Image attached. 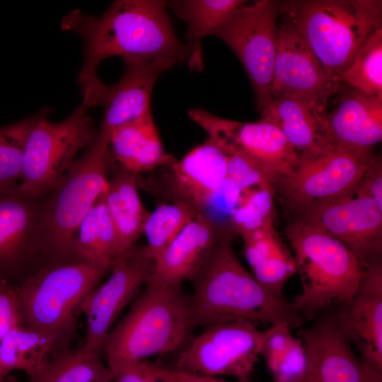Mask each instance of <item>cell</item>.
<instances>
[{
    "label": "cell",
    "mask_w": 382,
    "mask_h": 382,
    "mask_svg": "<svg viewBox=\"0 0 382 382\" xmlns=\"http://www.w3.org/2000/svg\"><path fill=\"white\" fill-rule=\"evenodd\" d=\"M61 27L83 42L79 76L83 96L103 83L96 70L110 57L168 59L177 64L187 63L192 70L202 69V53L177 36L166 1L117 0L99 17L75 9L64 16Z\"/></svg>",
    "instance_id": "cell-1"
},
{
    "label": "cell",
    "mask_w": 382,
    "mask_h": 382,
    "mask_svg": "<svg viewBox=\"0 0 382 382\" xmlns=\"http://www.w3.org/2000/svg\"><path fill=\"white\" fill-rule=\"evenodd\" d=\"M235 237L228 225L221 228L212 255L192 281V330L239 320L301 328L304 319L293 303L267 290L241 263L233 249Z\"/></svg>",
    "instance_id": "cell-2"
},
{
    "label": "cell",
    "mask_w": 382,
    "mask_h": 382,
    "mask_svg": "<svg viewBox=\"0 0 382 382\" xmlns=\"http://www.w3.org/2000/svg\"><path fill=\"white\" fill-rule=\"evenodd\" d=\"M113 160L109 135L99 131L57 187L42 202L40 250L42 267L76 262L78 228L108 186Z\"/></svg>",
    "instance_id": "cell-3"
},
{
    "label": "cell",
    "mask_w": 382,
    "mask_h": 382,
    "mask_svg": "<svg viewBox=\"0 0 382 382\" xmlns=\"http://www.w3.org/2000/svg\"><path fill=\"white\" fill-rule=\"evenodd\" d=\"M279 8L338 81L366 40L382 27L381 0H293L279 1Z\"/></svg>",
    "instance_id": "cell-4"
},
{
    "label": "cell",
    "mask_w": 382,
    "mask_h": 382,
    "mask_svg": "<svg viewBox=\"0 0 382 382\" xmlns=\"http://www.w3.org/2000/svg\"><path fill=\"white\" fill-rule=\"evenodd\" d=\"M286 236L302 286L292 302L301 317L312 320L333 303H348L364 271L354 254L336 238L299 219L289 221Z\"/></svg>",
    "instance_id": "cell-5"
},
{
    "label": "cell",
    "mask_w": 382,
    "mask_h": 382,
    "mask_svg": "<svg viewBox=\"0 0 382 382\" xmlns=\"http://www.w3.org/2000/svg\"><path fill=\"white\" fill-rule=\"evenodd\" d=\"M144 286L111 329L102 349L105 357L144 360L179 352L189 342V295L181 285L147 281Z\"/></svg>",
    "instance_id": "cell-6"
},
{
    "label": "cell",
    "mask_w": 382,
    "mask_h": 382,
    "mask_svg": "<svg viewBox=\"0 0 382 382\" xmlns=\"http://www.w3.org/2000/svg\"><path fill=\"white\" fill-rule=\"evenodd\" d=\"M107 272L82 262L40 267L16 285L25 325L71 341L83 301Z\"/></svg>",
    "instance_id": "cell-7"
},
{
    "label": "cell",
    "mask_w": 382,
    "mask_h": 382,
    "mask_svg": "<svg viewBox=\"0 0 382 382\" xmlns=\"http://www.w3.org/2000/svg\"><path fill=\"white\" fill-rule=\"evenodd\" d=\"M83 103L64 120L52 122L48 111L35 117L24 146L21 182L17 190L33 198L51 193L61 183L77 154L98 132Z\"/></svg>",
    "instance_id": "cell-8"
},
{
    "label": "cell",
    "mask_w": 382,
    "mask_h": 382,
    "mask_svg": "<svg viewBox=\"0 0 382 382\" xmlns=\"http://www.w3.org/2000/svg\"><path fill=\"white\" fill-rule=\"evenodd\" d=\"M373 154L335 149L312 156L298 154L274 183L284 209L296 219L311 209L352 192Z\"/></svg>",
    "instance_id": "cell-9"
},
{
    "label": "cell",
    "mask_w": 382,
    "mask_h": 382,
    "mask_svg": "<svg viewBox=\"0 0 382 382\" xmlns=\"http://www.w3.org/2000/svg\"><path fill=\"white\" fill-rule=\"evenodd\" d=\"M279 1L256 0L238 8L213 34L241 62L252 85L257 111L272 100L271 86L277 45Z\"/></svg>",
    "instance_id": "cell-10"
},
{
    "label": "cell",
    "mask_w": 382,
    "mask_h": 382,
    "mask_svg": "<svg viewBox=\"0 0 382 382\" xmlns=\"http://www.w3.org/2000/svg\"><path fill=\"white\" fill-rule=\"evenodd\" d=\"M272 330V325L259 330L256 323L246 320L208 325L178 352L173 368L207 376L250 379Z\"/></svg>",
    "instance_id": "cell-11"
},
{
    "label": "cell",
    "mask_w": 382,
    "mask_h": 382,
    "mask_svg": "<svg viewBox=\"0 0 382 382\" xmlns=\"http://www.w3.org/2000/svg\"><path fill=\"white\" fill-rule=\"evenodd\" d=\"M154 265L144 246L134 245L117 257L109 278L90 292L81 305V312L86 318L83 349L102 352L113 323L140 294L152 274Z\"/></svg>",
    "instance_id": "cell-12"
},
{
    "label": "cell",
    "mask_w": 382,
    "mask_h": 382,
    "mask_svg": "<svg viewBox=\"0 0 382 382\" xmlns=\"http://www.w3.org/2000/svg\"><path fill=\"white\" fill-rule=\"evenodd\" d=\"M188 115L223 151L248 158L275 180L289 170L299 154L280 129L269 122L228 120L202 108L191 109Z\"/></svg>",
    "instance_id": "cell-13"
},
{
    "label": "cell",
    "mask_w": 382,
    "mask_h": 382,
    "mask_svg": "<svg viewBox=\"0 0 382 382\" xmlns=\"http://www.w3.org/2000/svg\"><path fill=\"white\" fill-rule=\"evenodd\" d=\"M292 219L305 221L340 241L364 268L382 260V208L369 197L352 191Z\"/></svg>",
    "instance_id": "cell-14"
},
{
    "label": "cell",
    "mask_w": 382,
    "mask_h": 382,
    "mask_svg": "<svg viewBox=\"0 0 382 382\" xmlns=\"http://www.w3.org/2000/svg\"><path fill=\"white\" fill-rule=\"evenodd\" d=\"M342 82L330 76L296 28L279 16L272 98L327 101Z\"/></svg>",
    "instance_id": "cell-15"
},
{
    "label": "cell",
    "mask_w": 382,
    "mask_h": 382,
    "mask_svg": "<svg viewBox=\"0 0 382 382\" xmlns=\"http://www.w3.org/2000/svg\"><path fill=\"white\" fill-rule=\"evenodd\" d=\"M17 190L0 193V279L18 285L40 260L42 202Z\"/></svg>",
    "instance_id": "cell-16"
},
{
    "label": "cell",
    "mask_w": 382,
    "mask_h": 382,
    "mask_svg": "<svg viewBox=\"0 0 382 382\" xmlns=\"http://www.w3.org/2000/svg\"><path fill=\"white\" fill-rule=\"evenodd\" d=\"M308 357L306 382H382V371L357 357L335 315L299 331Z\"/></svg>",
    "instance_id": "cell-17"
},
{
    "label": "cell",
    "mask_w": 382,
    "mask_h": 382,
    "mask_svg": "<svg viewBox=\"0 0 382 382\" xmlns=\"http://www.w3.org/2000/svg\"><path fill=\"white\" fill-rule=\"evenodd\" d=\"M324 119L335 149L372 153L382 139V98L342 82L326 103Z\"/></svg>",
    "instance_id": "cell-18"
},
{
    "label": "cell",
    "mask_w": 382,
    "mask_h": 382,
    "mask_svg": "<svg viewBox=\"0 0 382 382\" xmlns=\"http://www.w3.org/2000/svg\"><path fill=\"white\" fill-rule=\"evenodd\" d=\"M334 315L339 330L361 359L382 371V260L364 267L353 298Z\"/></svg>",
    "instance_id": "cell-19"
},
{
    "label": "cell",
    "mask_w": 382,
    "mask_h": 382,
    "mask_svg": "<svg viewBox=\"0 0 382 382\" xmlns=\"http://www.w3.org/2000/svg\"><path fill=\"white\" fill-rule=\"evenodd\" d=\"M122 76L105 86L99 105L104 109L102 132L110 135L118 127L139 120L151 112V98L158 78L177 64L168 59H123Z\"/></svg>",
    "instance_id": "cell-20"
},
{
    "label": "cell",
    "mask_w": 382,
    "mask_h": 382,
    "mask_svg": "<svg viewBox=\"0 0 382 382\" xmlns=\"http://www.w3.org/2000/svg\"><path fill=\"white\" fill-rule=\"evenodd\" d=\"M168 168L167 188L174 202L184 203L202 214L227 180V158L207 139Z\"/></svg>",
    "instance_id": "cell-21"
},
{
    "label": "cell",
    "mask_w": 382,
    "mask_h": 382,
    "mask_svg": "<svg viewBox=\"0 0 382 382\" xmlns=\"http://www.w3.org/2000/svg\"><path fill=\"white\" fill-rule=\"evenodd\" d=\"M222 227L199 213L154 261L147 281L168 285L192 281L212 255Z\"/></svg>",
    "instance_id": "cell-22"
},
{
    "label": "cell",
    "mask_w": 382,
    "mask_h": 382,
    "mask_svg": "<svg viewBox=\"0 0 382 382\" xmlns=\"http://www.w3.org/2000/svg\"><path fill=\"white\" fill-rule=\"evenodd\" d=\"M327 101L294 97L273 98L260 113V120L278 127L299 154L325 153L335 149L324 119Z\"/></svg>",
    "instance_id": "cell-23"
},
{
    "label": "cell",
    "mask_w": 382,
    "mask_h": 382,
    "mask_svg": "<svg viewBox=\"0 0 382 382\" xmlns=\"http://www.w3.org/2000/svg\"><path fill=\"white\" fill-rule=\"evenodd\" d=\"M109 147L113 161L135 175L165 167L175 159L166 153L152 112L113 129Z\"/></svg>",
    "instance_id": "cell-24"
},
{
    "label": "cell",
    "mask_w": 382,
    "mask_h": 382,
    "mask_svg": "<svg viewBox=\"0 0 382 382\" xmlns=\"http://www.w3.org/2000/svg\"><path fill=\"white\" fill-rule=\"evenodd\" d=\"M137 175L120 168L108 180L105 203L115 228L119 255L135 245L149 214L137 190Z\"/></svg>",
    "instance_id": "cell-25"
},
{
    "label": "cell",
    "mask_w": 382,
    "mask_h": 382,
    "mask_svg": "<svg viewBox=\"0 0 382 382\" xmlns=\"http://www.w3.org/2000/svg\"><path fill=\"white\" fill-rule=\"evenodd\" d=\"M105 191L98 197L78 228L74 257L76 262L109 271L119 255V243L105 203Z\"/></svg>",
    "instance_id": "cell-26"
},
{
    "label": "cell",
    "mask_w": 382,
    "mask_h": 382,
    "mask_svg": "<svg viewBox=\"0 0 382 382\" xmlns=\"http://www.w3.org/2000/svg\"><path fill=\"white\" fill-rule=\"evenodd\" d=\"M69 344L57 346L30 376V382H112L102 352L72 349Z\"/></svg>",
    "instance_id": "cell-27"
},
{
    "label": "cell",
    "mask_w": 382,
    "mask_h": 382,
    "mask_svg": "<svg viewBox=\"0 0 382 382\" xmlns=\"http://www.w3.org/2000/svg\"><path fill=\"white\" fill-rule=\"evenodd\" d=\"M70 342L26 326L11 330L0 341V382L16 369L30 376L57 346Z\"/></svg>",
    "instance_id": "cell-28"
},
{
    "label": "cell",
    "mask_w": 382,
    "mask_h": 382,
    "mask_svg": "<svg viewBox=\"0 0 382 382\" xmlns=\"http://www.w3.org/2000/svg\"><path fill=\"white\" fill-rule=\"evenodd\" d=\"M243 0L166 1L167 7L187 25L185 39L202 53L200 42L214 33L240 7Z\"/></svg>",
    "instance_id": "cell-29"
},
{
    "label": "cell",
    "mask_w": 382,
    "mask_h": 382,
    "mask_svg": "<svg viewBox=\"0 0 382 382\" xmlns=\"http://www.w3.org/2000/svg\"><path fill=\"white\" fill-rule=\"evenodd\" d=\"M198 214L191 207L179 202L161 204L152 212H149L143 229L147 240L146 246H144L146 256L154 262Z\"/></svg>",
    "instance_id": "cell-30"
},
{
    "label": "cell",
    "mask_w": 382,
    "mask_h": 382,
    "mask_svg": "<svg viewBox=\"0 0 382 382\" xmlns=\"http://www.w3.org/2000/svg\"><path fill=\"white\" fill-rule=\"evenodd\" d=\"M340 81L366 94L382 98V27L366 40Z\"/></svg>",
    "instance_id": "cell-31"
},
{
    "label": "cell",
    "mask_w": 382,
    "mask_h": 382,
    "mask_svg": "<svg viewBox=\"0 0 382 382\" xmlns=\"http://www.w3.org/2000/svg\"><path fill=\"white\" fill-rule=\"evenodd\" d=\"M275 190L257 187L241 193L238 202L229 214L231 230L236 236L272 225Z\"/></svg>",
    "instance_id": "cell-32"
},
{
    "label": "cell",
    "mask_w": 382,
    "mask_h": 382,
    "mask_svg": "<svg viewBox=\"0 0 382 382\" xmlns=\"http://www.w3.org/2000/svg\"><path fill=\"white\" fill-rule=\"evenodd\" d=\"M35 117L0 127V193L18 187L25 139Z\"/></svg>",
    "instance_id": "cell-33"
},
{
    "label": "cell",
    "mask_w": 382,
    "mask_h": 382,
    "mask_svg": "<svg viewBox=\"0 0 382 382\" xmlns=\"http://www.w3.org/2000/svg\"><path fill=\"white\" fill-rule=\"evenodd\" d=\"M243 253L251 269L274 259L291 255L274 225L243 235Z\"/></svg>",
    "instance_id": "cell-34"
},
{
    "label": "cell",
    "mask_w": 382,
    "mask_h": 382,
    "mask_svg": "<svg viewBox=\"0 0 382 382\" xmlns=\"http://www.w3.org/2000/svg\"><path fill=\"white\" fill-rule=\"evenodd\" d=\"M224 153L227 158V180L241 193L257 187L274 189L275 178L258 164L237 153Z\"/></svg>",
    "instance_id": "cell-35"
},
{
    "label": "cell",
    "mask_w": 382,
    "mask_h": 382,
    "mask_svg": "<svg viewBox=\"0 0 382 382\" xmlns=\"http://www.w3.org/2000/svg\"><path fill=\"white\" fill-rule=\"evenodd\" d=\"M112 382H168L162 366L117 357H105Z\"/></svg>",
    "instance_id": "cell-36"
},
{
    "label": "cell",
    "mask_w": 382,
    "mask_h": 382,
    "mask_svg": "<svg viewBox=\"0 0 382 382\" xmlns=\"http://www.w3.org/2000/svg\"><path fill=\"white\" fill-rule=\"evenodd\" d=\"M307 368L308 357L304 345L299 337H294L287 350L271 373L274 382H292L305 376Z\"/></svg>",
    "instance_id": "cell-37"
},
{
    "label": "cell",
    "mask_w": 382,
    "mask_h": 382,
    "mask_svg": "<svg viewBox=\"0 0 382 382\" xmlns=\"http://www.w3.org/2000/svg\"><path fill=\"white\" fill-rule=\"evenodd\" d=\"M25 325L16 285L0 282V341L11 330Z\"/></svg>",
    "instance_id": "cell-38"
},
{
    "label": "cell",
    "mask_w": 382,
    "mask_h": 382,
    "mask_svg": "<svg viewBox=\"0 0 382 382\" xmlns=\"http://www.w3.org/2000/svg\"><path fill=\"white\" fill-rule=\"evenodd\" d=\"M354 192L369 197L382 208V160L379 155L370 157Z\"/></svg>",
    "instance_id": "cell-39"
},
{
    "label": "cell",
    "mask_w": 382,
    "mask_h": 382,
    "mask_svg": "<svg viewBox=\"0 0 382 382\" xmlns=\"http://www.w3.org/2000/svg\"><path fill=\"white\" fill-rule=\"evenodd\" d=\"M272 326L273 330L265 341L260 352L270 372L274 370L294 339L286 326Z\"/></svg>",
    "instance_id": "cell-40"
},
{
    "label": "cell",
    "mask_w": 382,
    "mask_h": 382,
    "mask_svg": "<svg viewBox=\"0 0 382 382\" xmlns=\"http://www.w3.org/2000/svg\"><path fill=\"white\" fill-rule=\"evenodd\" d=\"M163 372L168 382H230L216 377L197 374L173 367H163ZM235 382H250L248 380H236Z\"/></svg>",
    "instance_id": "cell-41"
},
{
    "label": "cell",
    "mask_w": 382,
    "mask_h": 382,
    "mask_svg": "<svg viewBox=\"0 0 382 382\" xmlns=\"http://www.w3.org/2000/svg\"><path fill=\"white\" fill-rule=\"evenodd\" d=\"M306 374L305 376H303L294 380L292 382H306Z\"/></svg>",
    "instance_id": "cell-42"
},
{
    "label": "cell",
    "mask_w": 382,
    "mask_h": 382,
    "mask_svg": "<svg viewBox=\"0 0 382 382\" xmlns=\"http://www.w3.org/2000/svg\"><path fill=\"white\" fill-rule=\"evenodd\" d=\"M1 281H2V280L0 279V282H1Z\"/></svg>",
    "instance_id": "cell-43"
}]
</instances>
